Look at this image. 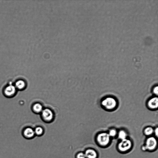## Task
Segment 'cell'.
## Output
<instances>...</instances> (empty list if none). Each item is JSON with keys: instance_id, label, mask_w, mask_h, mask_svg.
<instances>
[{"instance_id": "1", "label": "cell", "mask_w": 158, "mask_h": 158, "mask_svg": "<svg viewBox=\"0 0 158 158\" xmlns=\"http://www.w3.org/2000/svg\"><path fill=\"white\" fill-rule=\"evenodd\" d=\"M102 105L107 109H112L116 107V102L113 98L108 97L103 101Z\"/></svg>"}, {"instance_id": "8", "label": "cell", "mask_w": 158, "mask_h": 158, "mask_svg": "<svg viewBox=\"0 0 158 158\" xmlns=\"http://www.w3.org/2000/svg\"><path fill=\"white\" fill-rule=\"evenodd\" d=\"M85 154L86 158H96L97 154L96 152L92 149L87 150L85 152Z\"/></svg>"}, {"instance_id": "17", "label": "cell", "mask_w": 158, "mask_h": 158, "mask_svg": "<svg viewBox=\"0 0 158 158\" xmlns=\"http://www.w3.org/2000/svg\"><path fill=\"white\" fill-rule=\"evenodd\" d=\"M158 87L156 86L153 89V92L156 95H158Z\"/></svg>"}, {"instance_id": "2", "label": "cell", "mask_w": 158, "mask_h": 158, "mask_svg": "<svg viewBox=\"0 0 158 158\" xmlns=\"http://www.w3.org/2000/svg\"><path fill=\"white\" fill-rule=\"evenodd\" d=\"M110 137L109 134L107 133H103L100 134L97 137L98 142L102 146H106L109 142Z\"/></svg>"}, {"instance_id": "13", "label": "cell", "mask_w": 158, "mask_h": 158, "mask_svg": "<svg viewBox=\"0 0 158 158\" xmlns=\"http://www.w3.org/2000/svg\"><path fill=\"white\" fill-rule=\"evenodd\" d=\"M126 134L124 131L122 130L119 132V137L120 139L122 140L126 139Z\"/></svg>"}, {"instance_id": "14", "label": "cell", "mask_w": 158, "mask_h": 158, "mask_svg": "<svg viewBox=\"0 0 158 158\" xmlns=\"http://www.w3.org/2000/svg\"><path fill=\"white\" fill-rule=\"evenodd\" d=\"M144 132L146 135H150L153 133V130L152 128L148 127L145 129Z\"/></svg>"}, {"instance_id": "4", "label": "cell", "mask_w": 158, "mask_h": 158, "mask_svg": "<svg viewBox=\"0 0 158 158\" xmlns=\"http://www.w3.org/2000/svg\"><path fill=\"white\" fill-rule=\"evenodd\" d=\"M157 144V143L155 138L154 137H150L147 139L146 146L147 150H152L156 148Z\"/></svg>"}, {"instance_id": "10", "label": "cell", "mask_w": 158, "mask_h": 158, "mask_svg": "<svg viewBox=\"0 0 158 158\" xmlns=\"http://www.w3.org/2000/svg\"><path fill=\"white\" fill-rule=\"evenodd\" d=\"M15 86L17 89H24L25 87V83L24 81L20 80L16 82Z\"/></svg>"}, {"instance_id": "5", "label": "cell", "mask_w": 158, "mask_h": 158, "mask_svg": "<svg viewBox=\"0 0 158 158\" xmlns=\"http://www.w3.org/2000/svg\"><path fill=\"white\" fill-rule=\"evenodd\" d=\"M42 116L45 120L49 121L53 118V114L50 109H46L42 111Z\"/></svg>"}, {"instance_id": "18", "label": "cell", "mask_w": 158, "mask_h": 158, "mask_svg": "<svg viewBox=\"0 0 158 158\" xmlns=\"http://www.w3.org/2000/svg\"><path fill=\"white\" fill-rule=\"evenodd\" d=\"M155 133L157 136H158V129L156 128L155 130Z\"/></svg>"}, {"instance_id": "12", "label": "cell", "mask_w": 158, "mask_h": 158, "mask_svg": "<svg viewBox=\"0 0 158 158\" xmlns=\"http://www.w3.org/2000/svg\"><path fill=\"white\" fill-rule=\"evenodd\" d=\"M35 133L37 136H41L42 135L43 133V130L42 128L41 127H38L35 129Z\"/></svg>"}, {"instance_id": "6", "label": "cell", "mask_w": 158, "mask_h": 158, "mask_svg": "<svg viewBox=\"0 0 158 158\" xmlns=\"http://www.w3.org/2000/svg\"><path fill=\"white\" fill-rule=\"evenodd\" d=\"M35 134L34 131L31 128L25 129L23 132V135L25 139H31L34 137Z\"/></svg>"}, {"instance_id": "11", "label": "cell", "mask_w": 158, "mask_h": 158, "mask_svg": "<svg viewBox=\"0 0 158 158\" xmlns=\"http://www.w3.org/2000/svg\"><path fill=\"white\" fill-rule=\"evenodd\" d=\"M33 109L35 112L39 113L42 111V107L40 104L37 103L34 105Z\"/></svg>"}, {"instance_id": "3", "label": "cell", "mask_w": 158, "mask_h": 158, "mask_svg": "<svg viewBox=\"0 0 158 158\" xmlns=\"http://www.w3.org/2000/svg\"><path fill=\"white\" fill-rule=\"evenodd\" d=\"M132 146L130 140L126 139L122 140L118 146V148L122 151H125L129 149Z\"/></svg>"}, {"instance_id": "7", "label": "cell", "mask_w": 158, "mask_h": 158, "mask_svg": "<svg viewBox=\"0 0 158 158\" xmlns=\"http://www.w3.org/2000/svg\"><path fill=\"white\" fill-rule=\"evenodd\" d=\"M16 92V89L15 86L10 85L6 87L5 91V94L8 96H13Z\"/></svg>"}, {"instance_id": "16", "label": "cell", "mask_w": 158, "mask_h": 158, "mask_svg": "<svg viewBox=\"0 0 158 158\" xmlns=\"http://www.w3.org/2000/svg\"><path fill=\"white\" fill-rule=\"evenodd\" d=\"M116 134V132L114 129H112L110 131L109 135L110 136H114Z\"/></svg>"}, {"instance_id": "15", "label": "cell", "mask_w": 158, "mask_h": 158, "mask_svg": "<svg viewBox=\"0 0 158 158\" xmlns=\"http://www.w3.org/2000/svg\"><path fill=\"white\" fill-rule=\"evenodd\" d=\"M76 158H86V157L84 153L80 152L76 155Z\"/></svg>"}, {"instance_id": "9", "label": "cell", "mask_w": 158, "mask_h": 158, "mask_svg": "<svg viewBox=\"0 0 158 158\" xmlns=\"http://www.w3.org/2000/svg\"><path fill=\"white\" fill-rule=\"evenodd\" d=\"M149 107L151 109H157L158 107V99L157 97L152 98L149 102Z\"/></svg>"}, {"instance_id": "19", "label": "cell", "mask_w": 158, "mask_h": 158, "mask_svg": "<svg viewBox=\"0 0 158 158\" xmlns=\"http://www.w3.org/2000/svg\"><path fill=\"white\" fill-rule=\"evenodd\" d=\"M142 149L144 151H145L147 150V148L146 146H144L142 147Z\"/></svg>"}]
</instances>
